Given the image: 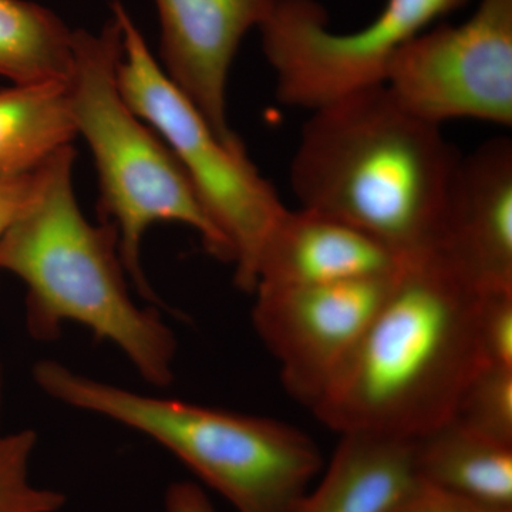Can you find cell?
<instances>
[{
	"label": "cell",
	"mask_w": 512,
	"mask_h": 512,
	"mask_svg": "<svg viewBox=\"0 0 512 512\" xmlns=\"http://www.w3.org/2000/svg\"><path fill=\"white\" fill-rule=\"evenodd\" d=\"M76 136L67 82L0 90V180L35 173Z\"/></svg>",
	"instance_id": "cell-15"
},
{
	"label": "cell",
	"mask_w": 512,
	"mask_h": 512,
	"mask_svg": "<svg viewBox=\"0 0 512 512\" xmlns=\"http://www.w3.org/2000/svg\"><path fill=\"white\" fill-rule=\"evenodd\" d=\"M36 446L35 430L0 433V512H59L66 504L60 491L33 483L30 463Z\"/></svg>",
	"instance_id": "cell-18"
},
{
	"label": "cell",
	"mask_w": 512,
	"mask_h": 512,
	"mask_svg": "<svg viewBox=\"0 0 512 512\" xmlns=\"http://www.w3.org/2000/svg\"><path fill=\"white\" fill-rule=\"evenodd\" d=\"M3 400H5V377H3V366L0 362V420H2Z\"/></svg>",
	"instance_id": "cell-23"
},
{
	"label": "cell",
	"mask_w": 512,
	"mask_h": 512,
	"mask_svg": "<svg viewBox=\"0 0 512 512\" xmlns=\"http://www.w3.org/2000/svg\"><path fill=\"white\" fill-rule=\"evenodd\" d=\"M402 264L403 258L348 222L286 208L259 254L255 288L380 278L396 274Z\"/></svg>",
	"instance_id": "cell-12"
},
{
	"label": "cell",
	"mask_w": 512,
	"mask_h": 512,
	"mask_svg": "<svg viewBox=\"0 0 512 512\" xmlns=\"http://www.w3.org/2000/svg\"><path fill=\"white\" fill-rule=\"evenodd\" d=\"M37 187V170L23 177L0 180V239L28 207Z\"/></svg>",
	"instance_id": "cell-21"
},
{
	"label": "cell",
	"mask_w": 512,
	"mask_h": 512,
	"mask_svg": "<svg viewBox=\"0 0 512 512\" xmlns=\"http://www.w3.org/2000/svg\"><path fill=\"white\" fill-rule=\"evenodd\" d=\"M111 15L119 20L123 39L117 72L121 96L183 167L202 208L228 244L235 285L252 293L259 254L286 210L284 202L252 163L244 144L222 140L168 79L120 0L111 3Z\"/></svg>",
	"instance_id": "cell-6"
},
{
	"label": "cell",
	"mask_w": 512,
	"mask_h": 512,
	"mask_svg": "<svg viewBox=\"0 0 512 512\" xmlns=\"http://www.w3.org/2000/svg\"><path fill=\"white\" fill-rule=\"evenodd\" d=\"M450 421L485 439L512 446V369L481 367L461 394Z\"/></svg>",
	"instance_id": "cell-17"
},
{
	"label": "cell",
	"mask_w": 512,
	"mask_h": 512,
	"mask_svg": "<svg viewBox=\"0 0 512 512\" xmlns=\"http://www.w3.org/2000/svg\"><path fill=\"white\" fill-rule=\"evenodd\" d=\"M164 72L227 143H241L227 119L229 70L239 46L278 0H154Z\"/></svg>",
	"instance_id": "cell-11"
},
{
	"label": "cell",
	"mask_w": 512,
	"mask_h": 512,
	"mask_svg": "<svg viewBox=\"0 0 512 512\" xmlns=\"http://www.w3.org/2000/svg\"><path fill=\"white\" fill-rule=\"evenodd\" d=\"M123 57L119 20L111 16L97 32L73 30L70 106L77 136L92 150L100 181V220L119 235L121 261L131 284L146 301L161 305L143 268L144 235L157 222L194 229L220 261L232 254L212 224L177 158L121 96L117 72Z\"/></svg>",
	"instance_id": "cell-5"
},
{
	"label": "cell",
	"mask_w": 512,
	"mask_h": 512,
	"mask_svg": "<svg viewBox=\"0 0 512 512\" xmlns=\"http://www.w3.org/2000/svg\"><path fill=\"white\" fill-rule=\"evenodd\" d=\"M458 160L439 124L379 84L311 111L289 184L301 208L348 222L404 259L434 248Z\"/></svg>",
	"instance_id": "cell-2"
},
{
	"label": "cell",
	"mask_w": 512,
	"mask_h": 512,
	"mask_svg": "<svg viewBox=\"0 0 512 512\" xmlns=\"http://www.w3.org/2000/svg\"><path fill=\"white\" fill-rule=\"evenodd\" d=\"M392 512H508L488 510L480 505L444 493L424 483H419Z\"/></svg>",
	"instance_id": "cell-20"
},
{
	"label": "cell",
	"mask_w": 512,
	"mask_h": 512,
	"mask_svg": "<svg viewBox=\"0 0 512 512\" xmlns=\"http://www.w3.org/2000/svg\"><path fill=\"white\" fill-rule=\"evenodd\" d=\"M419 483L414 440L340 434L323 477L295 512H392Z\"/></svg>",
	"instance_id": "cell-13"
},
{
	"label": "cell",
	"mask_w": 512,
	"mask_h": 512,
	"mask_svg": "<svg viewBox=\"0 0 512 512\" xmlns=\"http://www.w3.org/2000/svg\"><path fill=\"white\" fill-rule=\"evenodd\" d=\"M73 30L32 0H0V76L13 84L67 82Z\"/></svg>",
	"instance_id": "cell-16"
},
{
	"label": "cell",
	"mask_w": 512,
	"mask_h": 512,
	"mask_svg": "<svg viewBox=\"0 0 512 512\" xmlns=\"http://www.w3.org/2000/svg\"><path fill=\"white\" fill-rule=\"evenodd\" d=\"M76 150L60 148L37 168L28 207L0 239V271L26 286V326L52 342L76 323L126 356L156 387L174 380L177 339L156 308H141L128 291L119 235L111 222L92 224L73 187Z\"/></svg>",
	"instance_id": "cell-3"
},
{
	"label": "cell",
	"mask_w": 512,
	"mask_h": 512,
	"mask_svg": "<svg viewBox=\"0 0 512 512\" xmlns=\"http://www.w3.org/2000/svg\"><path fill=\"white\" fill-rule=\"evenodd\" d=\"M468 0H386L355 32L329 28L318 0H278L259 32L282 104L315 110L386 82L394 57L434 20Z\"/></svg>",
	"instance_id": "cell-7"
},
{
	"label": "cell",
	"mask_w": 512,
	"mask_h": 512,
	"mask_svg": "<svg viewBox=\"0 0 512 512\" xmlns=\"http://www.w3.org/2000/svg\"><path fill=\"white\" fill-rule=\"evenodd\" d=\"M477 332L484 366L512 369V291L481 292Z\"/></svg>",
	"instance_id": "cell-19"
},
{
	"label": "cell",
	"mask_w": 512,
	"mask_h": 512,
	"mask_svg": "<svg viewBox=\"0 0 512 512\" xmlns=\"http://www.w3.org/2000/svg\"><path fill=\"white\" fill-rule=\"evenodd\" d=\"M164 512H218L207 493L192 481H175L165 491Z\"/></svg>",
	"instance_id": "cell-22"
},
{
	"label": "cell",
	"mask_w": 512,
	"mask_h": 512,
	"mask_svg": "<svg viewBox=\"0 0 512 512\" xmlns=\"http://www.w3.org/2000/svg\"><path fill=\"white\" fill-rule=\"evenodd\" d=\"M32 377L50 399L170 451L237 512H295L323 468L315 441L284 421L133 392L53 359Z\"/></svg>",
	"instance_id": "cell-4"
},
{
	"label": "cell",
	"mask_w": 512,
	"mask_h": 512,
	"mask_svg": "<svg viewBox=\"0 0 512 512\" xmlns=\"http://www.w3.org/2000/svg\"><path fill=\"white\" fill-rule=\"evenodd\" d=\"M433 249L478 291H512L511 138L460 157Z\"/></svg>",
	"instance_id": "cell-10"
},
{
	"label": "cell",
	"mask_w": 512,
	"mask_h": 512,
	"mask_svg": "<svg viewBox=\"0 0 512 512\" xmlns=\"http://www.w3.org/2000/svg\"><path fill=\"white\" fill-rule=\"evenodd\" d=\"M481 292L436 251L403 259L386 298L312 407L336 433L416 440L448 423L484 366Z\"/></svg>",
	"instance_id": "cell-1"
},
{
	"label": "cell",
	"mask_w": 512,
	"mask_h": 512,
	"mask_svg": "<svg viewBox=\"0 0 512 512\" xmlns=\"http://www.w3.org/2000/svg\"><path fill=\"white\" fill-rule=\"evenodd\" d=\"M384 86L430 123L512 124V0H480L460 25L424 30L394 57Z\"/></svg>",
	"instance_id": "cell-8"
},
{
	"label": "cell",
	"mask_w": 512,
	"mask_h": 512,
	"mask_svg": "<svg viewBox=\"0 0 512 512\" xmlns=\"http://www.w3.org/2000/svg\"><path fill=\"white\" fill-rule=\"evenodd\" d=\"M414 460L421 483L488 510L512 512V446L448 421L414 440Z\"/></svg>",
	"instance_id": "cell-14"
},
{
	"label": "cell",
	"mask_w": 512,
	"mask_h": 512,
	"mask_svg": "<svg viewBox=\"0 0 512 512\" xmlns=\"http://www.w3.org/2000/svg\"><path fill=\"white\" fill-rule=\"evenodd\" d=\"M396 274L333 284L256 286L252 323L281 367L282 383L293 399L311 410L318 403Z\"/></svg>",
	"instance_id": "cell-9"
}]
</instances>
